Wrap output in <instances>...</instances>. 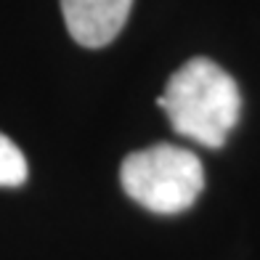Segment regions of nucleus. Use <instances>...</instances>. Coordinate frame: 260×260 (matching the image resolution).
<instances>
[{
    "mask_svg": "<svg viewBox=\"0 0 260 260\" xmlns=\"http://www.w3.org/2000/svg\"><path fill=\"white\" fill-rule=\"evenodd\" d=\"M178 136L220 149L242 114V93L234 77L212 58L194 56L170 75L157 99Z\"/></svg>",
    "mask_w": 260,
    "mask_h": 260,
    "instance_id": "f257e3e1",
    "label": "nucleus"
},
{
    "mask_svg": "<svg viewBox=\"0 0 260 260\" xmlns=\"http://www.w3.org/2000/svg\"><path fill=\"white\" fill-rule=\"evenodd\" d=\"M120 183L141 207L157 215H178L202 194L205 170L194 151L175 144H154L122 159Z\"/></svg>",
    "mask_w": 260,
    "mask_h": 260,
    "instance_id": "f03ea898",
    "label": "nucleus"
},
{
    "mask_svg": "<svg viewBox=\"0 0 260 260\" xmlns=\"http://www.w3.org/2000/svg\"><path fill=\"white\" fill-rule=\"evenodd\" d=\"M64 24L82 48H104L122 32L133 0H58Z\"/></svg>",
    "mask_w": 260,
    "mask_h": 260,
    "instance_id": "7ed1b4c3",
    "label": "nucleus"
},
{
    "mask_svg": "<svg viewBox=\"0 0 260 260\" xmlns=\"http://www.w3.org/2000/svg\"><path fill=\"white\" fill-rule=\"evenodd\" d=\"M27 159L8 136L0 133V186H21L27 181Z\"/></svg>",
    "mask_w": 260,
    "mask_h": 260,
    "instance_id": "20e7f679",
    "label": "nucleus"
}]
</instances>
